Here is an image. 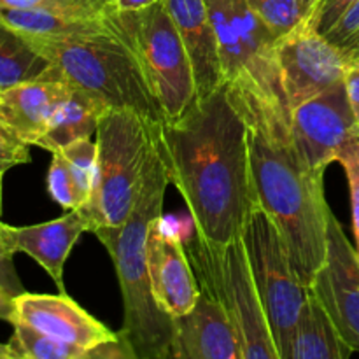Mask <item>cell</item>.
Segmentation results:
<instances>
[{
  "instance_id": "obj_1",
  "label": "cell",
  "mask_w": 359,
  "mask_h": 359,
  "mask_svg": "<svg viewBox=\"0 0 359 359\" xmlns=\"http://www.w3.org/2000/svg\"><path fill=\"white\" fill-rule=\"evenodd\" d=\"M160 149L196 233L214 244L242 237L245 219L258 202L248 123L226 86L196 98L181 118L165 121Z\"/></svg>"
},
{
  "instance_id": "obj_2",
  "label": "cell",
  "mask_w": 359,
  "mask_h": 359,
  "mask_svg": "<svg viewBox=\"0 0 359 359\" xmlns=\"http://www.w3.org/2000/svg\"><path fill=\"white\" fill-rule=\"evenodd\" d=\"M228 95L248 123L256 202L279 228L294 272L311 287L328 249L332 209L325 198V174L312 172L297 153L290 119L258 98Z\"/></svg>"
},
{
  "instance_id": "obj_3",
  "label": "cell",
  "mask_w": 359,
  "mask_h": 359,
  "mask_svg": "<svg viewBox=\"0 0 359 359\" xmlns=\"http://www.w3.org/2000/svg\"><path fill=\"white\" fill-rule=\"evenodd\" d=\"M168 182L170 177L158 135L128 219L119 226H102L93 231L116 266L123 298V328L119 339L135 359L172 358L174 319L165 314L154 300L146 255L151 223L163 216Z\"/></svg>"
},
{
  "instance_id": "obj_4",
  "label": "cell",
  "mask_w": 359,
  "mask_h": 359,
  "mask_svg": "<svg viewBox=\"0 0 359 359\" xmlns=\"http://www.w3.org/2000/svg\"><path fill=\"white\" fill-rule=\"evenodd\" d=\"M118 23V21H116ZM25 37L49 62L42 77L93 95L109 109H128L149 125L163 126L165 112L135 49L118 28L67 37Z\"/></svg>"
},
{
  "instance_id": "obj_5",
  "label": "cell",
  "mask_w": 359,
  "mask_h": 359,
  "mask_svg": "<svg viewBox=\"0 0 359 359\" xmlns=\"http://www.w3.org/2000/svg\"><path fill=\"white\" fill-rule=\"evenodd\" d=\"M160 132L161 126L149 125L128 109H107L102 116L95 133L93 188L88 203L81 207L91 233L128 219Z\"/></svg>"
},
{
  "instance_id": "obj_6",
  "label": "cell",
  "mask_w": 359,
  "mask_h": 359,
  "mask_svg": "<svg viewBox=\"0 0 359 359\" xmlns=\"http://www.w3.org/2000/svg\"><path fill=\"white\" fill-rule=\"evenodd\" d=\"M205 4L228 91L258 98L291 121L277 60L279 39L252 13L248 0H205Z\"/></svg>"
},
{
  "instance_id": "obj_7",
  "label": "cell",
  "mask_w": 359,
  "mask_h": 359,
  "mask_svg": "<svg viewBox=\"0 0 359 359\" xmlns=\"http://www.w3.org/2000/svg\"><path fill=\"white\" fill-rule=\"evenodd\" d=\"M186 252L202 291L224 309L233 325L242 359H279L242 237L214 244L195 231Z\"/></svg>"
},
{
  "instance_id": "obj_8",
  "label": "cell",
  "mask_w": 359,
  "mask_h": 359,
  "mask_svg": "<svg viewBox=\"0 0 359 359\" xmlns=\"http://www.w3.org/2000/svg\"><path fill=\"white\" fill-rule=\"evenodd\" d=\"M116 21L135 49L167 121L181 118L198 95L188 51L165 0L139 11L116 13Z\"/></svg>"
},
{
  "instance_id": "obj_9",
  "label": "cell",
  "mask_w": 359,
  "mask_h": 359,
  "mask_svg": "<svg viewBox=\"0 0 359 359\" xmlns=\"http://www.w3.org/2000/svg\"><path fill=\"white\" fill-rule=\"evenodd\" d=\"M242 242L273 344L279 359H284L291 332L311 287L294 272L279 228L259 205L245 219Z\"/></svg>"
},
{
  "instance_id": "obj_10",
  "label": "cell",
  "mask_w": 359,
  "mask_h": 359,
  "mask_svg": "<svg viewBox=\"0 0 359 359\" xmlns=\"http://www.w3.org/2000/svg\"><path fill=\"white\" fill-rule=\"evenodd\" d=\"M277 60L291 111L342 83L347 67L354 62L307 23L279 39Z\"/></svg>"
},
{
  "instance_id": "obj_11",
  "label": "cell",
  "mask_w": 359,
  "mask_h": 359,
  "mask_svg": "<svg viewBox=\"0 0 359 359\" xmlns=\"http://www.w3.org/2000/svg\"><path fill=\"white\" fill-rule=\"evenodd\" d=\"M356 128L344 81L291 111L293 146L316 174H325L326 167L337 161L342 147L356 137Z\"/></svg>"
},
{
  "instance_id": "obj_12",
  "label": "cell",
  "mask_w": 359,
  "mask_h": 359,
  "mask_svg": "<svg viewBox=\"0 0 359 359\" xmlns=\"http://www.w3.org/2000/svg\"><path fill=\"white\" fill-rule=\"evenodd\" d=\"M311 290L326 309L351 349L359 353V258L344 233L342 224L330 212L328 249Z\"/></svg>"
},
{
  "instance_id": "obj_13",
  "label": "cell",
  "mask_w": 359,
  "mask_h": 359,
  "mask_svg": "<svg viewBox=\"0 0 359 359\" xmlns=\"http://www.w3.org/2000/svg\"><path fill=\"white\" fill-rule=\"evenodd\" d=\"M146 255L151 291L158 307L172 319L191 311L202 287L182 242L163 231V216L151 223Z\"/></svg>"
},
{
  "instance_id": "obj_14",
  "label": "cell",
  "mask_w": 359,
  "mask_h": 359,
  "mask_svg": "<svg viewBox=\"0 0 359 359\" xmlns=\"http://www.w3.org/2000/svg\"><path fill=\"white\" fill-rule=\"evenodd\" d=\"M25 323L37 332L74 346L97 349L104 344L119 340V333L111 332L97 318L88 314L69 294H32L14 297L13 323Z\"/></svg>"
},
{
  "instance_id": "obj_15",
  "label": "cell",
  "mask_w": 359,
  "mask_h": 359,
  "mask_svg": "<svg viewBox=\"0 0 359 359\" xmlns=\"http://www.w3.org/2000/svg\"><path fill=\"white\" fill-rule=\"evenodd\" d=\"M84 231H91L83 210H67L65 216L34 226H9L0 221V233L11 255L25 252L34 258L55 280L60 293L67 294L63 266Z\"/></svg>"
},
{
  "instance_id": "obj_16",
  "label": "cell",
  "mask_w": 359,
  "mask_h": 359,
  "mask_svg": "<svg viewBox=\"0 0 359 359\" xmlns=\"http://www.w3.org/2000/svg\"><path fill=\"white\" fill-rule=\"evenodd\" d=\"M172 358L242 359L237 332L224 309L202 291L186 314L174 319Z\"/></svg>"
},
{
  "instance_id": "obj_17",
  "label": "cell",
  "mask_w": 359,
  "mask_h": 359,
  "mask_svg": "<svg viewBox=\"0 0 359 359\" xmlns=\"http://www.w3.org/2000/svg\"><path fill=\"white\" fill-rule=\"evenodd\" d=\"M70 90V84L46 77L0 90V123L27 144L37 146Z\"/></svg>"
},
{
  "instance_id": "obj_18",
  "label": "cell",
  "mask_w": 359,
  "mask_h": 359,
  "mask_svg": "<svg viewBox=\"0 0 359 359\" xmlns=\"http://www.w3.org/2000/svg\"><path fill=\"white\" fill-rule=\"evenodd\" d=\"M165 6L188 51L195 76L196 95L198 98L209 97L217 88L223 86L224 79L216 32L205 0H165Z\"/></svg>"
},
{
  "instance_id": "obj_19",
  "label": "cell",
  "mask_w": 359,
  "mask_h": 359,
  "mask_svg": "<svg viewBox=\"0 0 359 359\" xmlns=\"http://www.w3.org/2000/svg\"><path fill=\"white\" fill-rule=\"evenodd\" d=\"M354 354L314 291L309 290L284 359H347Z\"/></svg>"
},
{
  "instance_id": "obj_20",
  "label": "cell",
  "mask_w": 359,
  "mask_h": 359,
  "mask_svg": "<svg viewBox=\"0 0 359 359\" xmlns=\"http://www.w3.org/2000/svg\"><path fill=\"white\" fill-rule=\"evenodd\" d=\"M107 105L93 95L74 88L55 112L48 132L37 142L39 147L55 153L81 139H91L97 133L98 123L107 111Z\"/></svg>"
},
{
  "instance_id": "obj_21",
  "label": "cell",
  "mask_w": 359,
  "mask_h": 359,
  "mask_svg": "<svg viewBox=\"0 0 359 359\" xmlns=\"http://www.w3.org/2000/svg\"><path fill=\"white\" fill-rule=\"evenodd\" d=\"M49 69V62L27 37L0 21V90L39 79Z\"/></svg>"
},
{
  "instance_id": "obj_22",
  "label": "cell",
  "mask_w": 359,
  "mask_h": 359,
  "mask_svg": "<svg viewBox=\"0 0 359 359\" xmlns=\"http://www.w3.org/2000/svg\"><path fill=\"white\" fill-rule=\"evenodd\" d=\"M14 333L7 342L13 359H100V347L86 349L37 332L25 323H13Z\"/></svg>"
},
{
  "instance_id": "obj_23",
  "label": "cell",
  "mask_w": 359,
  "mask_h": 359,
  "mask_svg": "<svg viewBox=\"0 0 359 359\" xmlns=\"http://www.w3.org/2000/svg\"><path fill=\"white\" fill-rule=\"evenodd\" d=\"M248 4L277 39H283L304 23L300 0H248Z\"/></svg>"
},
{
  "instance_id": "obj_24",
  "label": "cell",
  "mask_w": 359,
  "mask_h": 359,
  "mask_svg": "<svg viewBox=\"0 0 359 359\" xmlns=\"http://www.w3.org/2000/svg\"><path fill=\"white\" fill-rule=\"evenodd\" d=\"M60 151L69 160L74 179H76L77 193L81 196V203L86 205L91 196V188H93L95 163H97V142H93L91 139H81L69 144V146H65Z\"/></svg>"
},
{
  "instance_id": "obj_25",
  "label": "cell",
  "mask_w": 359,
  "mask_h": 359,
  "mask_svg": "<svg viewBox=\"0 0 359 359\" xmlns=\"http://www.w3.org/2000/svg\"><path fill=\"white\" fill-rule=\"evenodd\" d=\"M46 181H48L49 195L60 207H63L65 210H76L83 205L79 193H77L72 168H70L69 160H67L62 151L53 153V160L51 165H49Z\"/></svg>"
},
{
  "instance_id": "obj_26",
  "label": "cell",
  "mask_w": 359,
  "mask_h": 359,
  "mask_svg": "<svg viewBox=\"0 0 359 359\" xmlns=\"http://www.w3.org/2000/svg\"><path fill=\"white\" fill-rule=\"evenodd\" d=\"M325 37L351 60L359 58V0L340 16L332 30L326 32Z\"/></svg>"
},
{
  "instance_id": "obj_27",
  "label": "cell",
  "mask_w": 359,
  "mask_h": 359,
  "mask_svg": "<svg viewBox=\"0 0 359 359\" xmlns=\"http://www.w3.org/2000/svg\"><path fill=\"white\" fill-rule=\"evenodd\" d=\"M344 167L351 189V207H353V228L356 238V252L359 258V137H353L337 156Z\"/></svg>"
},
{
  "instance_id": "obj_28",
  "label": "cell",
  "mask_w": 359,
  "mask_h": 359,
  "mask_svg": "<svg viewBox=\"0 0 359 359\" xmlns=\"http://www.w3.org/2000/svg\"><path fill=\"white\" fill-rule=\"evenodd\" d=\"M30 144L21 140L6 125L0 123V172L6 174L9 168L30 161Z\"/></svg>"
},
{
  "instance_id": "obj_29",
  "label": "cell",
  "mask_w": 359,
  "mask_h": 359,
  "mask_svg": "<svg viewBox=\"0 0 359 359\" xmlns=\"http://www.w3.org/2000/svg\"><path fill=\"white\" fill-rule=\"evenodd\" d=\"M354 2H356V0H318L314 9H312V13L309 14V18L304 23H307L312 30L325 35L326 32L332 30L333 25L340 20V16H342Z\"/></svg>"
},
{
  "instance_id": "obj_30",
  "label": "cell",
  "mask_w": 359,
  "mask_h": 359,
  "mask_svg": "<svg viewBox=\"0 0 359 359\" xmlns=\"http://www.w3.org/2000/svg\"><path fill=\"white\" fill-rule=\"evenodd\" d=\"M344 84H346L347 98H349V104L353 107L354 118H356L359 126V58L351 62L349 67H347Z\"/></svg>"
},
{
  "instance_id": "obj_31",
  "label": "cell",
  "mask_w": 359,
  "mask_h": 359,
  "mask_svg": "<svg viewBox=\"0 0 359 359\" xmlns=\"http://www.w3.org/2000/svg\"><path fill=\"white\" fill-rule=\"evenodd\" d=\"M14 316V294L9 293L6 286L0 283V319L11 323Z\"/></svg>"
},
{
  "instance_id": "obj_32",
  "label": "cell",
  "mask_w": 359,
  "mask_h": 359,
  "mask_svg": "<svg viewBox=\"0 0 359 359\" xmlns=\"http://www.w3.org/2000/svg\"><path fill=\"white\" fill-rule=\"evenodd\" d=\"M158 0H114L116 13H126V11H139Z\"/></svg>"
},
{
  "instance_id": "obj_33",
  "label": "cell",
  "mask_w": 359,
  "mask_h": 359,
  "mask_svg": "<svg viewBox=\"0 0 359 359\" xmlns=\"http://www.w3.org/2000/svg\"><path fill=\"white\" fill-rule=\"evenodd\" d=\"M42 0H0V7H34Z\"/></svg>"
},
{
  "instance_id": "obj_34",
  "label": "cell",
  "mask_w": 359,
  "mask_h": 359,
  "mask_svg": "<svg viewBox=\"0 0 359 359\" xmlns=\"http://www.w3.org/2000/svg\"><path fill=\"white\" fill-rule=\"evenodd\" d=\"M11 258H13V255L9 252V249H7L6 242H4V238H2V233H0V265H4V263H9Z\"/></svg>"
},
{
  "instance_id": "obj_35",
  "label": "cell",
  "mask_w": 359,
  "mask_h": 359,
  "mask_svg": "<svg viewBox=\"0 0 359 359\" xmlns=\"http://www.w3.org/2000/svg\"><path fill=\"white\" fill-rule=\"evenodd\" d=\"M316 2H318V0H300L302 13H304V21L307 20V18H309V14L312 13V9H314Z\"/></svg>"
},
{
  "instance_id": "obj_36",
  "label": "cell",
  "mask_w": 359,
  "mask_h": 359,
  "mask_svg": "<svg viewBox=\"0 0 359 359\" xmlns=\"http://www.w3.org/2000/svg\"><path fill=\"white\" fill-rule=\"evenodd\" d=\"M0 359H13V354H11L7 344H0Z\"/></svg>"
},
{
  "instance_id": "obj_37",
  "label": "cell",
  "mask_w": 359,
  "mask_h": 359,
  "mask_svg": "<svg viewBox=\"0 0 359 359\" xmlns=\"http://www.w3.org/2000/svg\"><path fill=\"white\" fill-rule=\"evenodd\" d=\"M2 179H4V172H0V212H2Z\"/></svg>"
},
{
  "instance_id": "obj_38",
  "label": "cell",
  "mask_w": 359,
  "mask_h": 359,
  "mask_svg": "<svg viewBox=\"0 0 359 359\" xmlns=\"http://www.w3.org/2000/svg\"><path fill=\"white\" fill-rule=\"evenodd\" d=\"M356 135L359 137V126H358V128H356Z\"/></svg>"
}]
</instances>
